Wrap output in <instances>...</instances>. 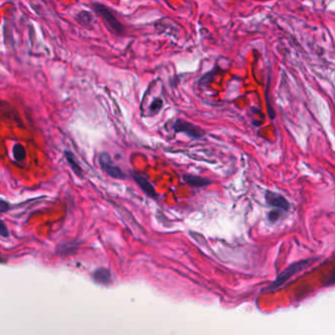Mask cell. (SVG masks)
I'll list each match as a JSON object with an SVG mask.
<instances>
[{
	"instance_id": "4",
	"label": "cell",
	"mask_w": 335,
	"mask_h": 335,
	"mask_svg": "<svg viewBox=\"0 0 335 335\" xmlns=\"http://www.w3.org/2000/svg\"><path fill=\"white\" fill-rule=\"evenodd\" d=\"M308 265V260H302L299 262H295L293 265H291L290 267H288L285 271L276 278V280L274 281V283L272 284L271 286V289H274V288H278L279 286H281L282 284L285 283L290 277H292L295 273L302 271L304 268H306Z\"/></svg>"
},
{
	"instance_id": "14",
	"label": "cell",
	"mask_w": 335,
	"mask_h": 335,
	"mask_svg": "<svg viewBox=\"0 0 335 335\" xmlns=\"http://www.w3.org/2000/svg\"><path fill=\"white\" fill-rule=\"evenodd\" d=\"M0 235L4 238L8 237V229L3 221H1V225H0Z\"/></svg>"
},
{
	"instance_id": "3",
	"label": "cell",
	"mask_w": 335,
	"mask_h": 335,
	"mask_svg": "<svg viewBox=\"0 0 335 335\" xmlns=\"http://www.w3.org/2000/svg\"><path fill=\"white\" fill-rule=\"evenodd\" d=\"M99 163L103 171L111 178L117 180H125L127 178L123 170L116 165L109 154L103 152L99 155Z\"/></svg>"
},
{
	"instance_id": "1",
	"label": "cell",
	"mask_w": 335,
	"mask_h": 335,
	"mask_svg": "<svg viewBox=\"0 0 335 335\" xmlns=\"http://www.w3.org/2000/svg\"><path fill=\"white\" fill-rule=\"evenodd\" d=\"M92 9L98 16L102 18L104 24L111 31V33L116 35H123L125 32V27L117 19L112 10L100 2H92Z\"/></svg>"
},
{
	"instance_id": "7",
	"label": "cell",
	"mask_w": 335,
	"mask_h": 335,
	"mask_svg": "<svg viewBox=\"0 0 335 335\" xmlns=\"http://www.w3.org/2000/svg\"><path fill=\"white\" fill-rule=\"evenodd\" d=\"M266 200L270 206H274V207H277V208H280L283 210L289 209L290 206H289L288 201L279 194L268 191L266 194Z\"/></svg>"
},
{
	"instance_id": "2",
	"label": "cell",
	"mask_w": 335,
	"mask_h": 335,
	"mask_svg": "<svg viewBox=\"0 0 335 335\" xmlns=\"http://www.w3.org/2000/svg\"><path fill=\"white\" fill-rule=\"evenodd\" d=\"M172 130L175 133H181L187 135L193 140H200L205 137L206 132L203 128L198 125H195L191 122H188L184 119H176L172 124Z\"/></svg>"
},
{
	"instance_id": "9",
	"label": "cell",
	"mask_w": 335,
	"mask_h": 335,
	"mask_svg": "<svg viewBox=\"0 0 335 335\" xmlns=\"http://www.w3.org/2000/svg\"><path fill=\"white\" fill-rule=\"evenodd\" d=\"M76 19L81 25L85 27L90 26L94 21V18L92 16V14L90 13V11H86V10L80 11L76 15Z\"/></svg>"
},
{
	"instance_id": "13",
	"label": "cell",
	"mask_w": 335,
	"mask_h": 335,
	"mask_svg": "<svg viewBox=\"0 0 335 335\" xmlns=\"http://www.w3.org/2000/svg\"><path fill=\"white\" fill-rule=\"evenodd\" d=\"M10 208H11V206H10L9 203H7L4 200H1V202H0V211H1V213H5Z\"/></svg>"
},
{
	"instance_id": "5",
	"label": "cell",
	"mask_w": 335,
	"mask_h": 335,
	"mask_svg": "<svg viewBox=\"0 0 335 335\" xmlns=\"http://www.w3.org/2000/svg\"><path fill=\"white\" fill-rule=\"evenodd\" d=\"M131 176L136 182V184L141 188L142 192L147 196H149L150 198H153V199L158 198V195L155 191L154 185L143 174L140 172H137V171H131Z\"/></svg>"
},
{
	"instance_id": "11",
	"label": "cell",
	"mask_w": 335,
	"mask_h": 335,
	"mask_svg": "<svg viewBox=\"0 0 335 335\" xmlns=\"http://www.w3.org/2000/svg\"><path fill=\"white\" fill-rule=\"evenodd\" d=\"M111 278V275L110 273L108 272V271H105V270H101V271H95L94 273V279L97 281H100L101 283H106V282H109Z\"/></svg>"
},
{
	"instance_id": "10",
	"label": "cell",
	"mask_w": 335,
	"mask_h": 335,
	"mask_svg": "<svg viewBox=\"0 0 335 335\" xmlns=\"http://www.w3.org/2000/svg\"><path fill=\"white\" fill-rule=\"evenodd\" d=\"M13 155L16 161L18 162L24 161L27 155L26 149L24 148V146L19 142L16 143L13 147Z\"/></svg>"
},
{
	"instance_id": "12",
	"label": "cell",
	"mask_w": 335,
	"mask_h": 335,
	"mask_svg": "<svg viewBox=\"0 0 335 335\" xmlns=\"http://www.w3.org/2000/svg\"><path fill=\"white\" fill-rule=\"evenodd\" d=\"M162 107H163V101H162L161 99L157 98V99H155V100L152 102V103H151V105H150V111H151L153 114H155V113H157Z\"/></svg>"
},
{
	"instance_id": "8",
	"label": "cell",
	"mask_w": 335,
	"mask_h": 335,
	"mask_svg": "<svg viewBox=\"0 0 335 335\" xmlns=\"http://www.w3.org/2000/svg\"><path fill=\"white\" fill-rule=\"evenodd\" d=\"M64 157L66 158V161L68 162L69 166L72 169V171L77 175L78 177H83V168L80 165V162L78 161L77 156L74 155L71 151L65 150Z\"/></svg>"
},
{
	"instance_id": "15",
	"label": "cell",
	"mask_w": 335,
	"mask_h": 335,
	"mask_svg": "<svg viewBox=\"0 0 335 335\" xmlns=\"http://www.w3.org/2000/svg\"><path fill=\"white\" fill-rule=\"evenodd\" d=\"M331 284H335V272L331 277H329V279H328L326 285H331Z\"/></svg>"
},
{
	"instance_id": "6",
	"label": "cell",
	"mask_w": 335,
	"mask_h": 335,
	"mask_svg": "<svg viewBox=\"0 0 335 335\" xmlns=\"http://www.w3.org/2000/svg\"><path fill=\"white\" fill-rule=\"evenodd\" d=\"M182 179L185 184L189 185L192 188H205L212 183V181L209 180L207 178H204L199 175L189 174V173L183 174Z\"/></svg>"
}]
</instances>
